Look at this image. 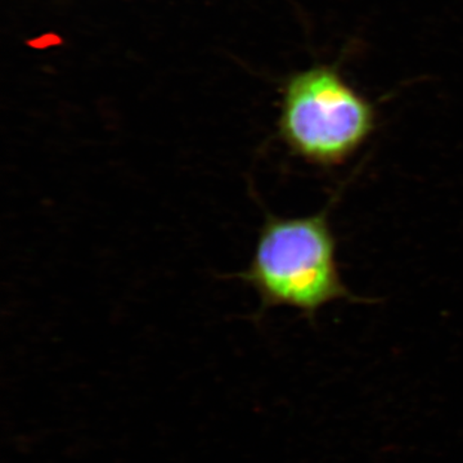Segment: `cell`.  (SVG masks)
<instances>
[{"instance_id": "obj_1", "label": "cell", "mask_w": 463, "mask_h": 463, "mask_svg": "<svg viewBox=\"0 0 463 463\" xmlns=\"http://www.w3.org/2000/svg\"><path fill=\"white\" fill-rule=\"evenodd\" d=\"M240 279L258 292L263 312L288 307L309 321L334 301H359L341 279L328 207L301 218L267 215Z\"/></svg>"}, {"instance_id": "obj_2", "label": "cell", "mask_w": 463, "mask_h": 463, "mask_svg": "<svg viewBox=\"0 0 463 463\" xmlns=\"http://www.w3.org/2000/svg\"><path fill=\"white\" fill-rule=\"evenodd\" d=\"M377 112L336 69L316 66L295 75L282 100L279 134L292 155L331 172L370 141Z\"/></svg>"}]
</instances>
